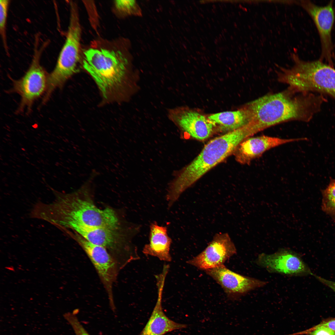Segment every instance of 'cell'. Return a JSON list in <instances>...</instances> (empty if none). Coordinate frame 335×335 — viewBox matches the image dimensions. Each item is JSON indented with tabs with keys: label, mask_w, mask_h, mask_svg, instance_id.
<instances>
[{
	"label": "cell",
	"mask_w": 335,
	"mask_h": 335,
	"mask_svg": "<svg viewBox=\"0 0 335 335\" xmlns=\"http://www.w3.org/2000/svg\"><path fill=\"white\" fill-rule=\"evenodd\" d=\"M61 228L71 229L89 242L103 246L112 252H120L124 251L123 249L126 250L127 248H123L125 243L123 238L116 230L91 226L73 222L64 224Z\"/></svg>",
	"instance_id": "cell-15"
},
{
	"label": "cell",
	"mask_w": 335,
	"mask_h": 335,
	"mask_svg": "<svg viewBox=\"0 0 335 335\" xmlns=\"http://www.w3.org/2000/svg\"><path fill=\"white\" fill-rule=\"evenodd\" d=\"M149 239V243L143 248L144 254L156 257L161 261H172L170 250L172 240L168 235L166 227L159 226L156 222L151 223Z\"/></svg>",
	"instance_id": "cell-17"
},
{
	"label": "cell",
	"mask_w": 335,
	"mask_h": 335,
	"mask_svg": "<svg viewBox=\"0 0 335 335\" xmlns=\"http://www.w3.org/2000/svg\"><path fill=\"white\" fill-rule=\"evenodd\" d=\"M74 233L72 234L73 237L85 251L94 266L106 291L110 306L114 309L112 288L117 274L115 261L105 248L92 244Z\"/></svg>",
	"instance_id": "cell-8"
},
{
	"label": "cell",
	"mask_w": 335,
	"mask_h": 335,
	"mask_svg": "<svg viewBox=\"0 0 335 335\" xmlns=\"http://www.w3.org/2000/svg\"><path fill=\"white\" fill-rule=\"evenodd\" d=\"M65 319L72 328L75 335H90L74 313L68 312L63 315Z\"/></svg>",
	"instance_id": "cell-22"
},
{
	"label": "cell",
	"mask_w": 335,
	"mask_h": 335,
	"mask_svg": "<svg viewBox=\"0 0 335 335\" xmlns=\"http://www.w3.org/2000/svg\"><path fill=\"white\" fill-rule=\"evenodd\" d=\"M167 116L181 132L195 139H207L212 132L214 124L196 111L182 107H176L168 110Z\"/></svg>",
	"instance_id": "cell-12"
},
{
	"label": "cell",
	"mask_w": 335,
	"mask_h": 335,
	"mask_svg": "<svg viewBox=\"0 0 335 335\" xmlns=\"http://www.w3.org/2000/svg\"><path fill=\"white\" fill-rule=\"evenodd\" d=\"M54 192L55 201L42 205V219L59 227L70 222L114 230L119 227L118 219L112 209L98 208L85 193L80 191L69 194Z\"/></svg>",
	"instance_id": "cell-3"
},
{
	"label": "cell",
	"mask_w": 335,
	"mask_h": 335,
	"mask_svg": "<svg viewBox=\"0 0 335 335\" xmlns=\"http://www.w3.org/2000/svg\"><path fill=\"white\" fill-rule=\"evenodd\" d=\"M323 102L320 95L298 92L288 87L282 92L253 100L245 109L248 125L255 134L284 122H308L320 111Z\"/></svg>",
	"instance_id": "cell-1"
},
{
	"label": "cell",
	"mask_w": 335,
	"mask_h": 335,
	"mask_svg": "<svg viewBox=\"0 0 335 335\" xmlns=\"http://www.w3.org/2000/svg\"><path fill=\"white\" fill-rule=\"evenodd\" d=\"M250 137L243 126L209 141L190 163L175 173L169 185L174 196L180 197L205 173L234 151L239 144Z\"/></svg>",
	"instance_id": "cell-4"
},
{
	"label": "cell",
	"mask_w": 335,
	"mask_h": 335,
	"mask_svg": "<svg viewBox=\"0 0 335 335\" xmlns=\"http://www.w3.org/2000/svg\"><path fill=\"white\" fill-rule=\"evenodd\" d=\"M69 21L66 39L60 51L56 65L48 74L47 88L44 96L48 100L56 88L78 71L80 60L81 29L77 5L70 2Z\"/></svg>",
	"instance_id": "cell-6"
},
{
	"label": "cell",
	"mask_w": 335,
	"mask_h": 335,
	"mask_svg": "<svg viewBox=\"0 0 335 335\" xmlns=\"http://www.w3.org/2000/svg\"><path fill=\"white\" fill-rule=\"evenodd\" d=\"M307 139L306 138L285 139L264 135L249 137L242 142L234 151L236 159L241 164H248L271 149Z\"/></svg>",
	"instance_id": "cell-14"
},
{
	"label": "cell",
	"mask_w": 335,
	"mask_h": 335,
	"mask_svg": "<svg viewBox=\"0 0 335 335\" xmlns=\"http://www.w3.org/2000/svg\"><path fill=\"white\" fill-rule=\"evenodd\" d=\"M208 119L224 129L231 131L239 128L248 123V119L244 109L234 111L221 112L210 115Z\"/></svg>",
	"instance_id": "cell-18"
},
{
	"label": "cell",
	"mask_w": 335,
	"mask_h": 335,
	"mask_svg": "<svg viewBox=\"0 0 335 335\" xmlns=\"http://www.w3.org/2000/svg\"><path fill=\"white\" fill-rule=\"evenodd\" d=\"M236 253L235 247L229 234L217 233L201 253L187 263L206 270L224 265L228 258Z\"/></svg>",
	"instance_id": "cell-11"
},
{
	"label": "cell",
	"mask_w": 335,
	"mask_h": 335,
	"mask_svg": "<svg viewBox=\"0 0 335 335\" xmlns=\"http://www.w3.org/2000/svg\"><path fill=\"white\" fill-rule=\"evenodd\" d=\"M10 1L0 0V34L3 46L7 54L8 49L6 34V25Z\"/></svg>",
	"instance_id": "cell-21"
},
{
	"label": "cell",
	"mask_w": 335,
	"mask_h": 335,
	"mask_svg": "<svg viewBox=\"0 0 335 335\" xmlns=\"http://www.w3.org/2000/svg\"><path fill=\"white\" fill-rule=\"evenodd\" d=\"M294 64L280 68L277 73L279 82L300 93L317 92L335 99V69L319 60L304 61L294 57Z\"/></svg>",
	"instance_id": "cell-5"
},
{
	"label": "cell",
	"mask_w": 335,
	"mask_h": 335,
	"mask_svg": "<svg viewBox=\"0 0 335 335\" xmlns=\"http://www.w3.org/2000/svg\"><path fill=\"white\" fill-rule=\"evenodd\" d=\"M130 42L121 49L91 48L83 52L84 69L92 77L103 96L127 91L132 96L139 90V73L134 70Z\"/></svg>",
	"instance_id": "cell-2"
},
{
	"label": "cell",
	"mask_w": 335,
	"mask_h": 335,
	"mask_svg": "<svg viewBox=\"0 0 335 335\" xmlns=\"http://www.w3.org/2000/svg\"><path fill=\"white\" fill-rule=\"evenodd\" d=\"M322 209L335 219V179L331 177L326 188L322 191Z\"/></svg>",
	"instance_id": "cell-19"
},
{
	"label": "cell",
	"mask_w": 335,
	"mask_h": 335,
	"mask_svg": "<svg viewBox=\"0 0 335 335\" xmlns=\"http://www.w3.org/2000/svg\"><path fill=\"white\" fill-rule=\"evenodd\" d=\"M256 262L270 272L292 276L314 275L297 253L288 249H282L270 254L261 253Z\"/></svg>",
	"instance_id": "cell-10"
},
{
	"label": "cell",
	"mask_w": 335,
	"mask_h": 335,
	"mask_svg": "<svg viewBox=\"0 0 335 335\" xmlns=\"http://www.w3.org/2000/svg\"><path fill=\"white\" fill-rule=\"evenodd\" d=\"M230 296L241 295L265 285L267 282L232 271L224 265L205 270Z\"/></svg>",
	"instance_id": "cell-13"
},
{
	"label": "cell",
	"mask_w": 335,
	"mask_h": 335,
	"mask_svg": "<svg viewBox=\"0 0 335 335\" xmlns=\"http://www.w3.org/2000/svg\"><path fill=\"white\" fill-rule=\"evenodd\" d=\"M301 5L312 18L318 31L321 47L319 60H325L333 66L331 33L335 18L333 1L324 6H318L309 1H302Z\"/></svg>",
	"instance_id": "cell-9"
},
{
	"label": "cell",
	"mask_w": 335,
	"mask_h": 335,
	"mask_svg": "<svg viewBox=\"0 0 335 335\" xmlns=\"http://www.w3.org/2000/svg\"><path fill=\"white\" fill-rule=\"evenodd\" d=\"M304 334L310 335H335V332L327 327L316 325L307 330L288 335Z\"/></svg>",
	"instance_id": "cell-23"
},
{
	"label": "cell",
	"mask_w": 335,
	"mask_h": 335,
	"mask_svg": "<svg viewBox=\"0 0 335 335\" xmlns=\"http://www.w3.org/2000/svg\"><path fill=\"white\" fill-rule=\"evenodd\" d=\"M45 46L42 45L38 47V44H36L29 69L22 77L13 82L11 91L21 97L17 113L22 112L25 109L30 111L34 102L46 92L48 74L40 62L41 53Z\"/></svg>",
	"instance_id": "cell-7"
},
{
	"label": "cell",
	"mask_w": 335,
	"mask_h": 335,
	"mask_svg": "<svg viewBox=\"0 0 335 335\" xmlns=\"http://www.w3.org/2000/svg\"><path fill=\"white\" fill-rule=\"evenodd\" d=\"M313 276L318 281L327 286L335 292V281L327 279L314 274Z\"/></svg>",
	"instance_id": "cell-24"
},
{
	"label": "cell",
	"mask_w": 335,
	"mask_h": 335,
	"mask_svg": "<svg viewBox=\"0 0 335 335\" xmlns=\"http://www.w3.org/2000/svg\"><path fill=\"white\" fill-rule=\"evenodd\" d=\"M166 277L163 275L156 277L158 294L157 301L148 321L139 335H163L187 327L185 324L177 323L171 320L163 311L162 297Z\"/></svg>",
	"instance_id": "cell-16"
},
{
	"label": "cell",
	"mask_w": 335,
	"mask_h": 335,
	"mask_svg": "<svg viewBox=\"0 0 335 335\" xmlns=\"http://www.w3.org/2000/svg\"><path fill=\"white\" fill-rule=\"evenodd\" d=\"M317 326L327 327L335 332V318L330 319L324 321Z\"/></svg>",
	"instance_id": "cell-25"
},
{
	"label": "cell",
	"mask_w": 335,
	"mask_h": 335,
	"mask_svg": "<svg viewBox=\"0 0 335 335\" xmlns=\"http://www.w3.org/2000/svg\"><path fill=\"white\" fill-rule=\"evenodd\" d=\"M114 5L117 12L123 17L142 16L141 9L136 0H115Z\"/></svg>",
	"instance_id": "cell-20"
}]
</instances>
